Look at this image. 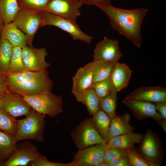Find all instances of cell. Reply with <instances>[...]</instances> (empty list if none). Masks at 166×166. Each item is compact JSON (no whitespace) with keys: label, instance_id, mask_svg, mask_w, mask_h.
I'll return each mask as SVG.
<instances>
[{"label":"cell","instance_id":"1","mask_svg":"<svg viewBox=\"0 0 166 166\" xmlns=\"http://www.w3.org/2000/svg\"><path fill=\"white\" fill-rule=\"evenodd\" d=\"M104 12L109 19L112 28L140 48L142 43L141 28L148 11L144 8L127 10L117 8L111 5L96 6Z\"/></svg>","mask_w":166,"mask_h":166},{"label":"cell","instance_id":"2","mask_svg":"<svg viewBox=\"0 0 166 166\" xmlns=\"http://www.w3.org/2000/svg\"><path fill=\"white\" fill-rule=\"evenodd\" d=\"M45 116L33 110L25 118L17 120V128L14 136L16 142L28 139L42 142L46 124Z\"/></svg>","mask_w":166,"mask_h":166},{"label":"cell","instance_id":"3","mask_svg":"<svg viewBox=\"0 0 166 166\" xmlns=\"http://www.w3.org/2000/svg\"><path fill=\"white\" fill-rule=\"evenodd\" d=\"M22 96L33 110L40 113L53 118L63 111L61 96L53 93L52 91Z\"/></svg>","mask_w":166,"mask_h":166},{"label":"cell","instance_id":"4","mask_svg":"<svg viewBox=\"0 0 166 166\" xmlns=\"http://www.w3.org/2000/svg\"><path fill=\"white\" fill-rule=\"evenodd\" d=\"M41 27L54 26L69 34L75 40H79L88 44L91 42L93 37L84 33L75 21L65 18L48 12L41 11Z\"/></svg>","mask_w":166,"mask_h":166},{"label":"cell","instance_id":"5","mask_svg":"<svg viewBox=\"0 0 166 166\" xmlns=\"http://www.w3.org/2000/svg\"><path fill=\"white\" fill-rule=\"evenodd\" d=\"M71 136L78 149L106 143L98 133L90 118H86L81 121L73 130Z\"/></svg>","mask_w":166,"mask_h":166},{"label":"cell","instance_id":"6","mask_svg":"<svg viewBox=\"0 0 166 166\" xmlns=\"http://www.w3.org/2000/svg\"><path fill=\"white\" fill-rule=\"evenodd\" d=\"M140 143V145L136 148L139 154L155 166L160 165L163 159L164 151L158 136L152 131L148 130Z\"/></svg>","mask_w":166,"mask_h":166},{"label":"cell","instance_id":"7","mask_svg":"<svg viewBox=\"0 0 166 166\" xmlns=\"http://www.w3.org/2000/svg\"><path fill=\"white\" fill-rule=\"evenodd\" d=\"M41 11L21 8L12 22L26 34L28 44L31 46L34 37L41 27Z\"/></svg>","mask_w":166,"mask_h":166},{"label":"cell","instance_id":"8","mask_svg":"<svg viewBox=\"0 0 166 166\" xmlns=\"http://www.w3.org/2000/svg\"><path fill=\"white\" fill-rule=\"evenodd\" d=\"M53 85V82L49 76L40 79L7 84L8 91L22 96L34 95L51 92Z\"/></svg>","mask_w":166,"mask_h":166},{"label":"cell","instance_id":"9","mask_svg":"<svg viewBox=\"0 0 166 166\" xmlns=\"http://www.w3.org/2000/svg\"><path fill=\"white\" fill-rule=\"evenodd\" d=\"M107 143L78 149L71 162L72 166H98L103 162Z\"/></svg>","mask_w":166,"mask_h":166},{"label":"cell","instance_id":"10","mask_svg":"<svg viewBox=\"0 0 166 166\" xmlns=\"http://www.w3.org/2000/svg\"><path fill=\"white\" fill-rule=\"evenodd\" d=\"M82 5L79 0H50L43 11L76 21Z\"/></svg>","mask_w":166,"mask_h":166},{"label":"cell","instance_id":"11","mask_svg":"<svg viewBox=\"0 0 166 166\" xmlns=\"http://www.w3.org/2000/svg\"><path fill=\"white\" fill-rule=\"evenodd\" d=\"M22 49V60L26 70L40 71L47 69L50 66V63L45 60L48 53L45 48L26 45Z\"/></svg>","mask_w":166,"mask_h":166},{"label":"cell","instance_id":"12","mask_svg":"<svg viewBox=\"0 0 166 166\" xmlns=\"http://www.w3.org/2000/svg\"><path fill=\"white\" fill-rule=\"evenodd\" d=\"M1 96L0 109L14 117L22 116H27L33 110L22 96L8 91Z\"/></svg>","mask_w":166,"mask_h":166},{"label":"cell","instance_id":"13","mask_svg":"<svg viewBox=\"0 0 166 166\" xmlns=\"http://www.w3.org/2000/svg\"><path fill=\"white\" fill-rule=\"evenodd\" d=\"M40 153L30 141H25L17 147L11 157L1 166H26L37 159Z\"/></svg>","mask_w":166,"mask_h":166},{"label":"cell","instance_id":"14","mask_svg":"<svg viewBox=\"0 0 166 166\" xmlns=\"http://www.w3.org/2000/svg\"><path fill=\"white\" fill-rule=\"evenodd\" d=\"M122 56L118 42L105 36L96 45L93 57V60L117 62Z\"/></svg>","mask_w":166,"mask_h":166},{"label":"cell","instance_id":"15","mask_svg":"<svg viewBox=\"0 0 166 166\" xmlns=\"http://www.w3.org/2000/svg\"><path fill=\"white\" fill-rule=\"evenodd\" d=\"M122 101L138 120L150 118L156 121L163 119L156 110L155 104L152 102L126 98Z\"/></svg>","mask_w":166,"mask_h":166},{"label":"cell","instance_id":"16","mask_svg":"<svg viewBox=\"0 0 166 166\" xmlns=\"http://www.w3.org/2000/svg\"><path fill=\"white\" fill-rule=\"evenodd\" d=\"M125 98L152 103L166 101V88L157 86H143L136 89Z\"/></svg>","mask_w":166,"mask_h":166},{"label":"cell","instance_id":"17","mask_svg":"<svg viewBox=\"0 0 166 166\" xmlns=\"http://www.w3.org/2000/svg\"><path fill=\"white\" fill-rule=\"evenodd\" d=\"M93 79L92 61L77 69L72 78V90L81 91L90 88L93 83Z\"/></svg>","mask_w":166,"mask_h":166},{"label":"cell","instance_id":"18","mask_svg":"<svg viewBox=\"0 0 166 166\" xmlns=\"http://www.w3.org/2000/svg\"><path fill=\"white\" fill-rule=\"evenodd\" d=\"M131 116L128 113L116 116L111 120L106 143L111 138L132 132L135 128L131 125Z\"/></svg>","mask_w":166,"mask_h":166},{"label":"cell","instance_id":"19","mask_svg":"<svg viewBox=\"0 0 166 166\" xmlns=\"http://www.w3.org/2000/svg\"><path fill=\"white\" fill-rule=\"evenodd\" d=\"M1 38L8 41L14 47L22 48L28 44L26 34L13 22L4 24L1 31Z\"/></svg>","mask_w":166,"mask_h":166},{"label":"cell","instance_id":"20","mask_svg":"<svg viewBox=\"0 0 166 166\" xmlns=\"http://www.w3.org/2000/svg\"><path fill=\"white\" fill-rule=\"evenodd\" d=\"M132 73V70L125 64L119 61L116 63L111 74V78L117 92L128 86Z\"/></svg>","mask_w":166,"mask_h":166},{"label":"cell","instance_id":"21","mask_svg":"<svg viewBox=\"0 0 166 166\" xmlns=\"http://www.w3.org/2000/svg\"><path fill=\"white\" fill-rule=\"evenodd\" d=\"M77 101L85 105L89 114L92 116L100 109V98L92 88L81 91L72 90Z\"/></svg>","mask_w":166,"mask_h":166},{"label":"cell","instance_id":"22","mask_svg":"<svg viewBox=\"0 0 166 166\" xmlns=\"http://www.w3.org/2000/svg\"><path fill=\"white\" fill-rule=\"evenodd\" d=\"M144 135L141 134L129 132L114 137L109 139L107 144L111 146L122 149L134 148V145L140 144Z\"/></svg>","mask_w":166,"mask_h":166},{"label":"cell","instance_id":"23","mask_svg":"<svg viewBox=\"0 0 166 166\" xmlns=\"http://www.w3.org/2000/svg\"><path fill=\"white\" fill-rule=\"evenodd\" d=\"M14 136L0 130V166L13 155L17 146Z\"/></svg>","mask_w":166,"mask_h":166},{"label":"cell","instance_id":"24","mask_svg":"<svg viewBox=\"0 0 166 166\" xmlns=\"http://www.w3.org/2000/svg\"><path fill=\"white\" fill-rule=\"evenodd\" d=\"M7 84L17 83L30 80L40 79L49 76L47 69L40 71L26 70L5 75Z\"/></svg>","mask_w":166,"mask_h":166},{"label":"cell","instance_id":"25","mask_svg":"<svg viewBox=\"0 0 166 166\" xmlns=\"http://www.w3.org/2000/svg\"><path fill=\"white\" fill-rule=\"evenodd\" d=\"M93 61V83L104 80L109 77L117 62L95 60Z\"/></svg>","mask_w":166,"mask_h":166},{"label":"cell","instance_id":"26","mask_svg":"<svg viewBox=\"0 0 166 166\" xmlns=\"http://www.w3.org/2000/svg\"><path fill=\"white\" fill-rule=\"evenodd\" d=\"M20 8L17 0H1L0 17L4 24L12 22Z\"/></svg>","mask_w":166,"mask_h":166},{"label":"cell","instance_id":"27","mask_svg":"<svg viewBox=\"0 0 166 166\" xmlns=\"http://www.w3.org/2000/svg\"><path fill=\"white\" fill-rule=\"evenodd\" d=\"M92 116L91 119L95 128L105 140L109 131L111 120L110 118L107 113L101 109Z\"/></svg>","mask_w":166,"mask_h":166},{"label":"cell","instance_id":"28","mask_svg":"<svg viewBox=\"0 0 166 166\" xmlns=\"http://www.w3.org/2000/svg\"><path fill=\"white\" fill-rule=\"evenodd\" d=\"M117 92L114 87L108 95L100 99V109L107 113L111 120L117 116Z\"/></svg>","mask_w":166,"mask_h":166},{"label":"cell","instance_id":"29","mask_svg":"<svg viewBox=\"0 0 166 166\" xmlns=\"http://www.w3.org/2000/svg\"><path fill=\"white\" fill-rule=\"evenodd\" d=\"M13 47L7 40L0 39V70L5 75L8 73Z\"/></svg>","mask_w":166,"mask_h":166},{"label":"cell","instance_id":"30","mask_svg":"<svg viewBox=\"0 0 166 166\" xmlns=\"http://www.w3.org/2000/svg\"><path fill=\"white\" fill-rule=\"evenodd\" d=\"M17 126V120L14 117L0 109V130L14 136Z\"/></svg>","mask_w":166,"mask_h":166},{"label":"cell","instance_id":"31","mask_svg":"<svg viewBox=\"0 0 166 166\" xmlns=\"http://www.w3.org/2000/svg\"><path fill=\"white\" fill-rule=\"evenodd\" d=\"M26 70L22 58V48L13 47L7 74L15 73Z\"/></svg>","mask_w":166,"mask_h":166},{"label":"cell","instance_id":"32","mask_svg":"<svg viewBox=\"0 0 166 166\" xmlns=\"http://www.w3.org/2000/svg\"><path fill=\"white\" fill-rule=\"evenodd\" d=\"M114 88L111 75L104 80L93 83L90 88L95 91L100 99L108 95Z\"/></svg>","mask_w":166,"mask_h":166},{"label":"cell","instance_id":"33","mask_svg":"<svg viewBox=\"0 0 166 166\" xmlns=\"http://www.w3.org/2000/svg\"><path fill=\"white\" fill-rule=\"evenodd\" d=\"M125 150L132 166H155L144 159L137 152L135 147Z\"/></svg>","mask_w":166,"mask_h":166},{"label":"cell","instance_id":"34","mask_svg":"<svg viewBox=\"0 0 166 166\" xmlns=\"http://www.w3.org/2000/svg\"><path fill=\"white\" fill-rule=\"evenodd\" d=\"M50 0H17L21 8L43 11Z\"/></svg>","mask_w":166,"mask_h":166},{"label":"cell","instance_id":"35","mask_svg":"<svg viewBox=\"0 0 166 166\" xmlns=\"http://www.w3.org/2000/svg\"><path fill=\"white\" fill-rule=\"evenodd\" d=\"M121 157H127L125 150L110 146L107 144L104 162L107 163L112 160Z\"/></svg>","mask_w":166,"mask_h":166},{"label":"cell","instance_id":"36","mask_svg":"<svg viewBox=\"0 0 166 166\" xmlns=\"http://www.w3.org/2000/svg\"><path fill=\"white\" fill-rule=\"evenodd\" d=\"M29 165L31 166H72L71 162L64 164L49 161L41 153L37 159L30 162Z\"/></svg>","mask_w":166,"mask_h":166},{"label":"cell","instance_id":"37","mask_svg":"<svg viewBox=\"0 0 166 166\" xmlns=\"http://www.w3.org/2000/svg\"><path fill=\"white\" fill-rule=\"evenodd\" d=\"M106 163L108 166H132L127 157H119Z\"/></svg>","mask_w":166,"mask_h":166},{"label":"cell","instance_id":"38","mask_svg":"<svg viewBox=\"0 0 166 166\" xmlns=\"http://www.w3.org/2000/svg\"><path fill=\"white\" fill-rule=\"evenodd\" d=\"M83 4L87 6H108L111 5V0H79Z\"/></svg>","mask_w":166,"mask_h":166},{"label":"cell","instance_id":"39","mask_svg":"<svg viewBox=\"0 0 166 166\" xmlns=\"http://www.w3.org/2000/svg\"><path fill=\"white\" fill-rule=\"evenodd\" d=\"M154 104L157 111L164 119L166 120V101L155 103Z\"/></svg>","mask_w":166,"mask_h":166},{"label":"cell","instance_id":"40","mask_svg":"<svg viewBox=\"0 0 166 166\" xmlns=\"http://www.w3.org/2000/svg\"><path fill=\"white\" fill-rule=\"evenodd\" d=\"M8 91L5 75L0 70V95Z\"/></svg>","mask_w":166,"mask_h":166},{"label":"cell","instance_id":"41","mask_svg":"<svg viewBox=\"0 0 166 166\" xmlns=\"http://www.w3.org/2000/svg\"><path fill=\"white\" fill-rule=\"evenodd\" d=\"M161 127L164 131L166 132V120L164 119L156 121Z\"/></svg>","mask_w":166,"mask_h":166},{"label":"cell","instance_id":"42","mask_svg":"<svg viewBox=\"0 0 166 166\" xmlns=\"http://www.w3.org/2000/svg\"><path fill=\"white\" fill-rule=\"evenodd\" d=\"M4 24V23L3 20L0 17V39H1V34L2 30Z\"/></svg>","mask_w":166,"mask_h":166},{"label":"cell","instance_id":"43","mask_svg":"<svg viewBox=\"0 0 166 166\" xmlns=\"http://www.w3.org/2000/svg\"><path fill=\"white\" fill-rule=\"evenodd\" d=\"M98 166H108V165L106 163L103 162L99 164Z\"/></svg>","mask_w":166,"mask_h":166},{"label":"cell","instance_id":"44","mask_svg":"<svg viewBox=\"0 0 166 166\" xmlns=\"http://www.w3.org/2000/svg\"><path fill=\"white\" fill-rule=\"evenodd\" d=\"M1 95H0V109L1 108V103H2V96Z\"/></svg>","mask_w":166,"mask_h":166},{"label":"cell","instance_id":"45","mask_svg":"<svg viewBox=\"0 0 166 166\" xmlns=\"http://www.w3.org/2000/svg\"><path fill=\"white\" fill-rule=\"evenodd\" d=\"M1 0H0V1Z\"/></svg>","mask_w":166,"mask_h":166}]
</instances>
